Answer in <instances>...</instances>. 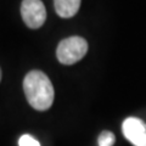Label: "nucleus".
I'll list each match as a JSON object with an SVG mask.
<instances>
[{
    "instance_id": "nucleus-1",
    "label": "nucleus",
    "mask_w": 146,
    "mask_h": 146,
    "mask_svg": "<svg viewBox=\"0 0 146 146\" xmlns=\"http://www.w3.org/2000/svg\"><path fill=\"white\" fill-rule=\"evenodd\" d=\"M23 91L28 104L36 111H46L54 102L52 83L42 71L34 70L27 73L23 79Z\"/></svg>"
},
{
    "instance_id": "nucleus-2",
    "label": "nucleus",
    "mask_w": 146,
    "mask_h": 146,
    "mask_svg": "<svg viewBox=\"0 0 146 146\" xmlns=\"http://www.w3.org/2000/svg\"><path fill=\"white\" fill-rule=\"evenodd\" d=\"M88 52V43L82 36H70L60 42L56 50L57 60L62 65H73Z\"/></svg>"
},
{
    "instance_id": "nucleus-3",
    "label": "nucleus",
    "mask_w": 146,
    "mask_h": 146,
    "mask_svg": "<svg viewBox=\"0 0 146 146\" xmlns=\"http://www.w3.org/2000/svg\"><path fill=\"white\" fill-rule=\"evenodd\" d=\"M21 15L26 26L32 29L40 28L46 20V10L42 0H23Z\"/></svg>"
},
{
    "instance_id": "nucleus-4",
    "label": "nucleus",
    "mask_w": 146,
    "mask_h": 146,
    "mask_svg": "<svg viewBox=\"0 0 146 146\" xmlns=\"http://www.w3.org/2000/svg\"><path fill=\"white\" fill-rule=\"evenodd\" d=\"M123 135L134 146H146V124L136 117H128L122 124Z\"/></svg>"
},
{
    "instance_id": "nucleus-5",
    "label": "nucleus",
    "mask_w": 146,
    "mask_h": 146,
    "mask_svg": "<svg viewBox=\"0 0 146 146\" xmlns=\"http://www.w3.org/2000/svg\"><path fill=\"white\" fill-rule=\"evenodd\" d=\"M55 10L62 18L73 17L79 10L80 0H54Z\"/></svg>"
},
{
    "instance_id": "nucleus-6",
    "label": "nucleus",
    "mask_w": 146,
    "mask_h": 146,
    "mask_svg": "<svg viewBox=\"0 0 146 146\" xmlns=\"http://www.w3.org/2000/svg\"><path fill=\"white\" fill-rule=\"evenodd\" d=\"M115 141H116L115 134L108 130H105L99 135L98 144H99V146H113Z\"/></svg>"
},
{
    "instance_id": "nucleus-7",
    "label": "nucleus",
    "mask_w": 146,
    "mask_h": 146,
    "mask_svg": "<svg viewBox=\"0 0 146 146\" xmlns=\"http://www.w3.org/2000/svg\"><path fill=\"white\" fill-rule=\"evenodd\" d=\"M18 146H40L39 141L29 134H23L18 140Z\"/></svg>"
},
{
    "instance_id": "nucleus-8",
    "label": "nucleus",
    "mask_w": 146,
    "mask_h": 146,
    "mask_svg": "<svg viewBox=\"0 0 146 146\" xmlns=\"http://www.w3.org/2000/svg\"><path fill=\"white\" fill-rule=\"evenodd\" d=\"M0 80H1V68H0Z\"/></svg>"
}]
</instances>
